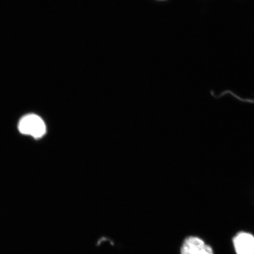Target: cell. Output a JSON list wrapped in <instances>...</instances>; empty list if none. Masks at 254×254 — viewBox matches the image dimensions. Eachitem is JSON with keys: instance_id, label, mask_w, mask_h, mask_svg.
<instances>
[{"instance_id": "obj_1", "label": "cell", "mask_w": 254, "mask_h": 254, "mask_svg": "<svg viewBox=\"0 0 254 254\" xmlns=\"http://www.w3.org/2000/svg\"><path fill=\"white\" fill-rule=\"evenodd\" d=\"M18 128L21 134L37 139L42 137L46 132V126L44 121L34 114H27L22 117L18 123Z\"/></svg>"}, {"instance_id": "obj_2", "label": "cell", "mask_w": 254, "mask_h": 254, "mask_svg": "<svg viewBox=\"0 0 254 254\" xmlns=\"http://www.w3.org/2000/svg\"><path fill=\"white\" fill-rule=\"evenodd\" d=\"M181 254H214V252L201 238L189 237L184 241Z\"/></svg>"}, {"instance_id": "obj_3", "label": "cell", "mask_w": 254, "mask_h": 254, "mask_svg": "<svg viewBox=\"0 0 254 254\" xmlns=\"http://www.w3.org/2000/svg\"><path fill=\"white\" fill-rule=\"evenodd\" d=\"M237 254H254V236L250 233L241 232L233 240Z\"/></svg>"}]
</instances>
